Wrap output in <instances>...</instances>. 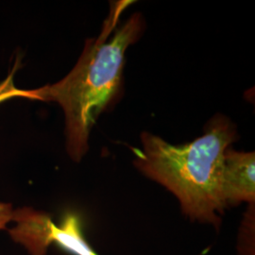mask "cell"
<instances>
[{"label": "cell", "instance_id": "5b68a950", "mask_svg": "<svg viewBox=\"0 0 255 255\" xmlns=\"http://www.w3.org/2000/svg\"><path fill=\"white\" fill-rule=\"evenodd\" d=\"M18 62H16L15 65L13 66V69L10 71L8 77L3 82H0V103L14 98H21L33 101L31 90L18 89L14 84L13 77L18 68Z\"/></svg>", "mask_w": 255, "mask_h": 255}, {"label": "cell", "instance_id": "7a4b0ae2", "mask_svg": "<svg viewBox=\"0 0 255 255\" xmlns=\"http://www.w3.org/2000/svg\"><path fill=\"white\" fill-rule=\"evenodd\" d=\"M237 138V127L221 115L211 119L201 137L181 146L144 131L142 148H131L133 164L173 194L185 217L219 229L227 208L222 194L224 153Z\"/></svg>", "mask_w": 255, "mask_h": 255}, {"label": "cell", "instance_id": "3957f363", "mask_svg": "<svg viewBox=\"0 0 255 255\" xmlns=\"http://www.w3.org/2000/svg\"><path fill=\"white\" fill-rule=\"evenodd\" d=\"M12 222L15 225L7 230L9 237L29 255H46L51 245L70 255H100L87 241L82 219L74 212H67L55 223L44 211L22 207L13 211Z\"/></svg>", "mask_w": 255, "mask_h": 255}, {"label": "cell", "instance_id": "8992f818", "mask_svg": "<svg viewBox=\"0 0 255 255\" xmlns=\"http://www.w3.org/2000/svg\"><path fill=\"white\" fill-rule=\"evenodd\" d=\"M13 207L8 202H0V231L8 230L7 225L12 222Z\"/></svg>", "mask_w": 255, "mask_h": 255}, {"label": "cell", "instance_id": "6da1fadb", "mask_svg": "<svg viewBox=\"0 0 255 255\" xmlns=\"http://www.w3.org/2000/svg\"><path fill=\"white\" fill-rule=\"evenodd\" d=\"M129 1L113 4L100 35L86 41L73 69L53 84L32 89L33 101L56 102L64 111L66 149L80 162L89 146L92 128L113 104L121 90L125 55L141 36L145 22L134 13L119 26V17Z\"/></svg>", "mask_w": 255, "mask_h": 255}, {"label": "cell", "instance_id": "277c9868", "mask_svg": "<svg viewBox=\"0 0 255 255\" xmlns=\"http://www.w3.org/2000/svg\"><path fill=\"white\" fill-rule=\"evenodd\" d=\"M255 152L237 151L232 146L224 153L222 194L226 206L255 202Z\"/></svg>", "mask_w": 255, "mask_h": 255}]
</instances>
